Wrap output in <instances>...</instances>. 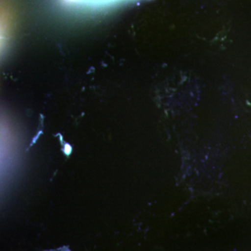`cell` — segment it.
Returning <instances> with one entry per match:
<instances>
[{
    "label": "cell",
    "mask_w": 251,
    "mask_h": 251,
    "mask_svg": "<svg viewBox=\"0 0 251 251\" xmlns=\"http://www.w3.org/2000/svg\"><path fill=\"white\" fill-rule=\"evenodd\" d=\"M69 7L83 10H101L132 0H61Z\"/></svg>",
    "instance_id": "1"
}]
</instances>
